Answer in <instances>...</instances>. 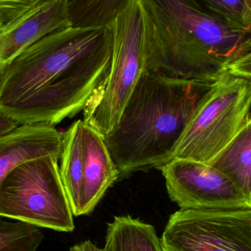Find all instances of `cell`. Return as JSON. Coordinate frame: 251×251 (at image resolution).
Here are the masks:
<instances>
[{
	"instance_id": "cell-2",
	"label": "cell",
	"mask_w": 251,
	"mask_h": 251,
	"mask_svg": "<svg viewBox=\"0 0 251 251\" xmlns=\"http://www.w3.org/2000/svg\"><path fill=\"white\" fill-rule=\"evenodd\" d=\"M149 25L146 69L171 77L216 82L251 51V28L196 0H141Z\"/></svg>"
},
{
	"instance_id": "cell-4",
	"label": "cell",
	"mask_w": 251,
	"mask_h": 251,
	"mask_svg": "<svg viewBox=\"0 0 251 251\" xmlns=\"http://www.w3.org/2000/svg\"><path fill=\"white\" fill-rule=\"evenodd\" d=\"M109 26L112 33L110 68L82 110V120L103 135L119 123L139 79L146 70L149 25L141 0H132Z\"/></svg>"
},
{
	"instance_id": "cell-17",
	"label": "cell",
	"mask_w": 251,
	"mask_h": 251,
	"mask_svg": "<svg viewBox=\"0 0 251 251\" xmlns=\"http://www.w3.org/2000/svg\"><path fill=\"white\" fill-rule=\"evenodd\" d=\"M215 14L246 28H251V13L245 0H196Z\"/></svg>"
},
{
	"instance_id": "cell-15",
	"label": "cell",
	"mask_w": 251,
	"mask_h": 251,
	"mask_svg": "<svg viewBox=\"0 0 251 251\" xmlns=\"http://www.w3.org/2000/svg\"><path fill=\"white\" fill-rule=\"evenodd\" d=\"M44 239L38 227L0 220V251H37Z\"/></svg>"
},
{
	"instance_id": "cell-21",
	"label": "cell",
	"mask_w": 251,
	"mask_h": 251,
	"mask_svg": "<svg viewBox=\"0 0 251 251\" xmlns=\"http://www.w3.org/2000/svg\"><path fill=\"white\" fill-rule=\"evenodd\" d=\"M246 1V6H247L248 9H249V11L251 13V0H245Z\"/></svg>"
},
{
	"instance_id": "cell-7",
	"label": "cell",
	"mask_w": 251,
	"mask_h": 251,
	"mask_svg": "<svg viewBox=\"0 0 251 251\" xmlns=\"http://www.w3.org/2000/svg\"><path fill=\"white\" fill-rule=\"evenodd\" d=\"M62 182L75 217L94 212L106 192L119 178L104 135L83 120L62 134Z\"/></svg>"
},
{
	"instance_id": "cell-13",
	"label": "cell",
	"mask_w": 251,
	"mask_h": 251,
	"mask_svg": "<svg viewBox=\"0 0 251 251\" xmlns=\"http://www.w3.org/2000/svg\"><path fill=\"white\" fill-rule=\"evenodd\" d=\"M106 251H163L154 227L129 215L107 224Z\"/></svg>"
},
{
	"instance_id": "cell-11",
	"label": "cell",
	"mask_w": 251,
	"mask_h": 251,
	"mask_svg": "<svg viewBox=\"0 0 251 251\" xmlns=\"http://www.w3.org/2000/svg\"><path fill=\"white\" fill-rule=\"evenodd\" d=\"M69 0H54L14 27L0 32V76L29 46L58 29L72 26Z\"/></svg>"
},
{
	"instance_id": "cell-16",
	"label": "cell",
	"mask_w": 251,
	"mask_h": 251,
	"mask_svg": "<svg viewBox=\"0 0 251 251\" xmlns=\"http://www.w3.org/2000/svg\"><path fill=\"white\" fill-rule=\"evenodd\" d=\"M54 0H0V32L14 27Z\"/></svg>"
},
{
	"instance_id": "cell-9",
	"label": "cell",
	"mask_w": 251,
	"mask_h": 251,
	"mask_svg": "<svg viewBox=\"0 0 251 251\" xmlns=\"http://www.w3.org/2000/svg\"><path fill=\"white\" fill-rule=\"evenodd\" d=\"M159 170L170 199L181 209H251L235 184L207 164L174 159Z\"/></svg>"
},
{
	"instance_id": "cell-3",
	"label": "cell",
	"mask_w": 251,
	"mask_h": 251,
	"mask_svg": "<svg viewBox=\"0 0 251 251\" xmlns=\"http://www.w3.org/2000/svg\"><path fill=\"white\" fill-rule=\"evenodd\" d=\"M215 82L143 72L119 123L104 135L119 178L172 160Z\"/></svg>"
},
{
	"instance_id": "cell-1",
	"label": "cell",
	"mask_w": 251,
	"mask_h": 251,
	"mask_svg": "<svg viewBox=\"0 0 251 251\" xmlns=\"http://www.w3.org/2000/svg\"><path fill=\"white\" fill-rule=\"evenodd\" d=\"M111 56L110 26L51 32L3 71L0 111L20 125L74 117L107 76Z\"/></svg>"
},
{
	"instance_id": "cell-12",
	"label": "cell",
	"mask_w": 251,
	"mask_h": 251,
	"mask_svg": "<svg viewBox=\"0 0 251 251\" xmlns=\"http://www.w3.org/2000/svg\"><path fill=\"white\" fill-rule=\"evenodd\" d=\"M207 165L228 177L251 204V116Z\"/></svg>"
},
{
	"instance_id": "cell-18",
	"label": "cell",
	"mask_w": 251,
	"mask_h": 251,
	"mask_svg": "<svg viewBox=\"0 0 251 251\" xmlns=\"http://www.w3.org/2000/svg\"><path fill=\"white\" fill-rule=\"evenodd\" d=\"M228 72L235 76L251 79V51L233 63Z\"/></svg>"
},
{
	"instance_id": "cell-10",
	"label": "cell",
	"mask_w": 251,
	"mask_h": 251,
	"mask_svg": "<svg viewBox=\"0 0 251 251\" xmlns=\"http://www.w3.org/2000/svg\"><path fill=\"white\" fill-rule=\"evenodd\" d=\"M62 134L48 124L19 125L0 136V184L20 164L47 155L60 158Z\"/></svg>"
},
{
	"instance_id": "cell-5",
	"label": "cell",
	"mask_w": 251,
	"mask_h": 251,
	"mask_svg": "<svg viewBox=\"0 0 251 251\" xmlns=\"http://www.w3.org/2000/svg\"><path fill=\"white\" fill-rule=\"evenodd\" d=\"M59 159L47 155L13 168L0 184V218L73 231L74 215L62 182Z\"/></svg>"
},
{
	"instance_id": "cell-19",
	"label": "cell",
	"mask_w": 251,
	"mask_h": 251,
	"mask_svg": "<svg viewBox=\"0 0 251 251\" xmlns=\"http://www.w3.org/2000/svg\"><path fill=\"white\" fill-rule=\"evenodd\" d=\"M19 125H20L19 123L7 117L0 111V136L11 131Z\"/></svg>"
},
{
	"instance_id": "cell-8",
	"label": "cell",
	"mask_w": 251,
	"mask_h": 251,
	"mask_svg": "<svg viewBox=\"0 0 251 251\" xmlns=\"http://www.w3.org/2000/svg\"><path fill=\"white\" fill-rule=\"evenodd\" d=\"M160 242L163 251H251V209H181Z\"/></svg>"
},
{
	"instance_id": "cell-14",
	"label": "cell",
	"mask_w": 251,
	"mask_h": 251,
	"mask_svg": "<svg viewBox=\"0 0 251 251\" xmlns=\"http://www.w3.org/2000/svg\"><path fill=\"white\" fill-rule=\"evenodd\" d=\"M132 0H69L71 25L77 28L104 27L111 25Z\"/></svg>"
},
{
	"instance_id": "cell-20",
	"label": "cell",
	"mask_w": 251,
	"mask_h": 251,
	"mask_svg": "<svg viewBox=\"0 0 251 251\" xmlns=\"http://www.w3.org/2000/svg\"><path fill=\"white\" fill-rule=\"evenodd\" d=\"M70 251H106L105 249L97 247L91 240H85L79 244L75 245L70 249Z\"/></svg>"
},
{
	"instance_id": "cell-6",
	"label": "cell",
	"mask_w": 251,
	"mask_h": 251,
	"mask_svg": "<svg viewBox=\"0 0 251 251\" xmlns=\"http://www.w3.org/2000/svg\"><path fill=\"white\" fill-rule=\"evenodd\" d=\"M251 110V79L226 72L187 126L173 159L209 163L235 137Z\"/></svg>"
}]
</instances>
